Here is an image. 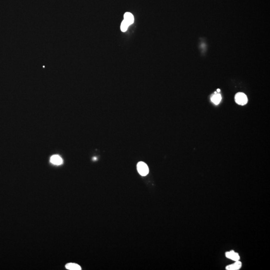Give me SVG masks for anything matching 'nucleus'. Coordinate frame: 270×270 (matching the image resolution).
<instances>
[{
	"label": "nucleus",
	"instance_id": "f03ea898",
	"mask_svg": "<svg viewBox=\"0 0 270 270\" xmlns=\"http://www.w3.org/2000/svg\"><path fill=\"white\" fill-rule=\"evenodd\" d=\"M235 101L238 104L245 105L248 102V98L245 94L243 93H238L235 96Z\"/></svg>",
	"mask_w": 270,
	"mask_h": 270
},
{
	"label": "nucleus",
	"instance_id": "423d86ee",
	"mask_svg": "<svg viewBox=\"0 0 270 270\" xmlns=\"http://www.w3.org/2000/svg\"><path fill=\"white\" fill-rule=\"evenodd\" d=\"M124 20L127 22L129 25H131L134 21L133 15L130 13H126L124 15Z\"/></svg>",
	"mask_w": 270,
	"mask_h": 270
},
{
	"label": "nucleus",
	"instance_id": "1a4fd4ad",
	"mask_svg": "<svg viewBox=\"0 0 270 270\" xmlns=\"http://www.w3.org/2000/svg\"><path fill=\"white\" fill-rule=\"evenodd\" d=\"M130 25L128 24L127 22L125 21L124 20H123V22H122L121 26V30L123 32H126L128 28Z\"/></svg>",
	"mask_w": 270,
	"mask_h": 270
},
{
	"label": "nucleus",
	"instance_id": "7ed1b4c3",
	"mask_svg": "<svg viewBox=\"0 0 270 270\" xmlns=\"http://www.w3.org/2000/svg\"><path fill=\"white\" fill-rule=\"evenodd\" d=\"M225 255L227 258H228L229 259L233 260L235 262L239 261L240 259L239 255L236 252H235L234 251H231L229 252H226Z\"/></svg>",
	"mask_w": 270,
	"mask_h": 270
},
{
	"label": "nucleus",
	"instance_id": "0eeeda50",
	"mask_svg": "<svg viewBox=\"0 0 270 270\" xmlns=\"http://www.w3.org/2000/svg\"><path fill=\"white\" fill-rule=\"evenodd\" d=\"M66 268L68 270H82L81 267L78 264L75 263H68L66 264Z\"/></svg>",
	"mask_w": 270,
	"mask_h": 270
},
{
	"label": "nucleus",
	"instance_id": "9b49d317",
	"mask_svg": "<svg viewBox=\"0 0 270 270\" xmlns=\"http://www.w3.org/2000/svg\"><path fill=\"white\" fill-rule=\"evenodd\" d=\"M215 94H217V92H215Z\"/></svg>",
	"mask_w": 270,
	"mask_h": 270
},
{
	"label": "nucleus",
	"instance_id": "39448f33",
	"mask_svg": "<svg viewBox=\"0 0 270 270\" xmlns=\"http://www.w3.org/2000/svg\"><path fill=\"white\" fill-rule=\"evenodd\" d=\"M51 163L56 165H60L63 163V159L59 155H53L50 159Z\"/></svg>",
	"mask_w": 270,
	"mask_h": 270
},
{
	"label": "nucleus",
	"instance_id": "20e7f679",
	"mask_svg": "<svg viewBox=\"0 0 270 270\" xmlns=\"http://www.w3.org/2000/svg\"><path fill=\"white\" fill-rule=\"evenodd\" d=\"M242 267V263L240 261H236L234 264L228 265L226 267L227 270H238L240 269Z\"/></svg>",
	"mask_w": 270,
	"mask_h": 270
},
{
	"label": "nucleus",
	"instance_id": "f257e3e1",
	"mask_svg": "<svg viewBox=\"0 0 270 270\" xmlns=\"http://www.w3.org/2000/svg\"><path fill=\"white\" fill-rule=\"evenodd\" d=\"M137 170L139 173L142 176H145L149 173V168L146 163L143 162H140L137 164Z\"/></svg>",
	"mask_w": 270,
	"mask_h": 270
},
{
	"label": "nucleus",
	"instance_id": "6e6552de",
	"mask_svg": "<svg viewBox=\"0 0 270 270\" xmlns=\"http://www.w3.org/2000/svg\"><path fill=\"white\" fill-rule=\"evenodd\" d=\"M221 99H222V97H221V95L217 94L214 95L211 99L212 101L216 105L218 104L220 102Z\"/></svg>",
	"mask_w": 270,
	"mask_h": 270
},
{
	"label": "nucleus",
	"instance_id": "9d476101",
	"mask_svg": "<svg viewBox=\"0 0 270 270\" xmlns=\"http://www.w3.org/2000/svg\"><path fill=\"white\" fill-rule=\"evenodd\" d=\"M217 92H220L221 91V90H220V89H217Z\"/></svg>",
	"mask_w": 270,
	"mask_h": 270
}]
</instances>
